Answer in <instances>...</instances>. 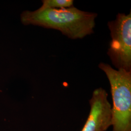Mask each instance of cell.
Wrapping results in <instances>:
<instances>
[{
	"instance_id": "cell-1",
	"label": "cell",
	"mask_w": 131,
	"mask_h": 131,
	"mask_svg": "<svg viewBox=\"0 0 131 131\" xmlns=\"http://www.w3.org/2000/svg\"><path fill=\"white\" fill-rule=\"evenodd\" d=\"M98 14L85 12L74 6L63 9L41 6L33 11H24L20 20L24 25H32L60 31L72 39L83 38L94 33Z\"/></svg>"
},
{
	"instance_id": "cell-2",
	"label": "cell",
	"mask_w": 131,
	"mask_h": 131,
	"mask_svg": "<svg viewBox=\"0 0 131 131\" xmlns=\"http://www.w3.org/2000/svg\"><path fill=\"white\" fill-rule=\"evenodd\" d=\"M99 68L109 80L112 98V131H131V71L116 70L106 63Z\"/></svg>"
},
{
	"instance_id": "cell-3",
	"label": "cell",
	"mask_w": 131,
	"mask_h": 131,
	"mask_svg": "<svg viewBox=\"0 0 131 131\" xmlns=\"http://www.w3.org/2000/svg\"><path fill=\"white\" fill-rule=\"evenodd\" d=\"M111 41L107 54L117 70L131 71V13H118L109 21Z\"/></svg>"
},
{
	"instance_id": "cell-4",
	"label": "cell",
	"mask_w": 131,
	"mask_h": 131,
	"mask_svg": "<svg viewBox=\"0 0 131 131\" xmlns=\"http://www.w3.org/2000/svg\"><path fill=\"white\" fill-rule=\"evenodd\" d=\"M89 115L81 131H106L112 125V106L107 92L100 88L95 89L89 100Z\"/></svg>"
},
{
	"instance_id": "cell-5",
	"label": "cell",
	"mask_w": 131,
	"mask_h": 131,
	"mask_svg": "<svg viewBox=\"0 0 131 131\" xmlns=\"http://www.w3.org/2000/svg\"><path fill=\"white\" fill-rule=\"evenodd\" d=\"M41 6L53 9H63L73 6V0H43Z\"/></svg>"
}]
</instances>
